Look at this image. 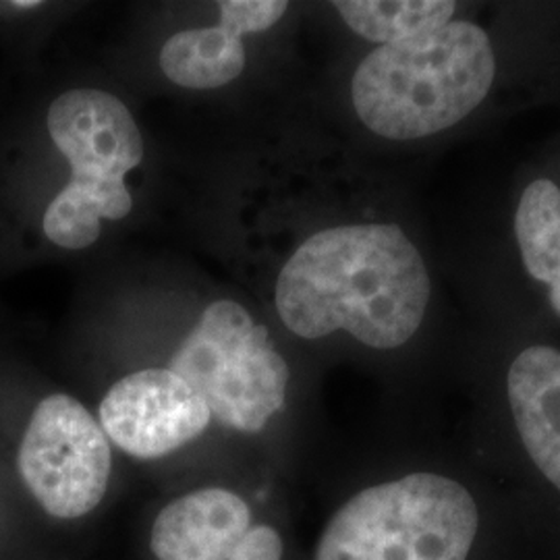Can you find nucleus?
I'll use <instances>...</instances> for the list:
<instances>
[{
    "mask_svg": "<svg viewBox=\"0 0 560 560\" xmlns=\"http://www.w3.org/2000/svg\"><path fill=\"white\" fill-rule=\"evenodd\" d=\"M277 310L301 339L337 330L395 349L420 328L430 277L418 247L397 224L332 226L303 241L277 280Z\"/></svg>",
    "mask_w": 560,
    "mask_h": 560,
    "instance_id": "nucleus-1",
    "label": "nucleus"
},
{
    "mask_svg": "<svg viewBox=\"0 0 560 560\" xmlns=\"http://www.w3.org/2000/svg\"><path fill=\"white\" fill-rule=\"evenodd\" d=\"M497 60L488 34L469 21L378 46L361 60L351 96L363 125L386 140H420L474 113Z\"/></svg>",
    "mask_w": 560,
    "mask_h": 560,
    "instance_id": "nucleus-2",
    "label": "nucleus"
},
{
    "mask_svg": "<svg viewBox=\"0 0 560 560\" xmlns=\"http://www.w3.org/2000/svg\"><path fill=\"white\" fill-rule=\"evenodd\" d=\"M48 133L71 164V179L44 212V235L65 249H85L102 221H120L133 198L125 175L143 161L140 127L122 102L102 90H71L50 104Z\"/></svg>",
    "mask_w": 560,
    "mask_h": 560,
    "instance_id": "nucleus-3",
    "label": "nucleus"
},
{
    "mask_svg": "<svg viewBox=\"0 0 560 560\" xmlns=\"http://www.w3.org/2000/svg\"><path fill=\"white\" fill-rule=\"evenodd\" d=\"M478 506L451 478L411 474L361 490L322 534L316 560H465Z\"/></svg>",
    "mask_w": 560,
    "mask_h": 560,
    "instance_id": "nucleus-4",
    "label": "nucleus"
},
{
    "mask_svg": "<svg viewBox=\"0 0 560 560\" xmlns=\"http://www.w3.org/2000/svg\"><path fill=\"white\" fill-rule=\"evenodd\" d=\"M168 370L200 395L222 425L245 434H258L279 413L291 376L268 328L229 300L201 312Z\"/></svg>",
    "mask_w": 560,
    "mask_h": 560,
    "instance_id": "nucleus-5",
    "label": "nucleus"
},
{
    "mask_svg": "<svg viewBox=\"0 0 560 560\" xmlns=\"http://www.w3.org/2000/svg\"><path fill=\"white\" fill-rule=\"evenodd\" d=\"M30 494L55 520H80L101 504L113 455L101 423L80 400L55 393L38 402L18 455Z\"/></svg>",
    "mask_w": 560,
    "mask_h": 560,
    "instance_id": "nucleus-6",
    "label": "nucleus"
},
{
    "mask_svg": "<svg viewBox=\"0 0 560 560\" xmlns=\"http://www.w3.org/2000/svg\"><path fill=\"white\" fill-rule=\"evenodd\" d=\"M210 418L200 395L171 370L129 374L101 402L104 434L136 459L175 453L203 434Z\"/></svg>",
    "mask_w": 560,
    "mask_h": 560,
    "instance_id": "nucleus-7",
    "label": "nucleus"
},
{
    "mask_svg": "<svg viewBox=\"0 0 560 560\" xmlns=\"http://www.w3.org/2000/svg\"><path fill=\"white\" fill-rule=\"evenodd\" d=\"M252 527L247 502L224 488H201L166 504L150 548L159 560H226Z\"/></svg>",
    "mask_w": 560,
    "mask_h": 560,
    "instance_id": "nucleus-8",
    "label": "nucleus"
},
{
    "mask_svg": "<svg viewBox=\"0 0 560 560\" xmlns=\"http://www.w3.org/2000/svg\"><path fill=\"white\" fill-rule=\"evenodd\" d=\"M509 402L532 460L560 490V351L536 345L509 370Z\"/></svg>",
    "mask_w": 560,
    "mask_h": 560,
    "instance_id": "nucleus-9",
    "label": "nucleus"
},
{
    "mask_svg": "<svg viewBox=\"0 0 560 560\" xmlns=\"http://www.w3.org/2000/svg\"><path fill=\"white\" fill-rule=\"evenodd\" d=\"M162 73L189 90H217L237 80L245 69V46L226 23L183 30L162 46Z\"/></svg>",
    "mask_w": 560,
    "mask_h": 560,
    "instance_id": "nucleus-10",
    "label": "nucleus"
},
{
    "mask_svg": "<svg viewBox=\"0 0 560 560\" xmlns=\"http://www.w3.org/2000/svg\"><path fill=\"white\" fill-rule=\"evenodd\" d=\"M515 235L527 272L550 287L560 316V189L550 179L534 180L521 196Z\"/></svg>",
    "mask_w": 560,
    "mask_h": 560,
    "instance_id": "nucleus-11",
    "label": "nucleus"
},
{
    "mask_svg": "<svg viewBox=\"0 0 560 560\" xmlns=\"http://www.w3.org/2000/svg\"><path fill=\"white\" fill-rule=\"evenodd\" d=\"M342 21L361 38L395 44L451 23L457 2L451 0H340Z\"/></svg>",
    "mask_w": 560,
    "mask_h": 560,
    "instance_id": "nucleus-12",
    "label": "nucleus"
},
{
    "mask_svg": "<svg viewBox=\"0 0 560 560\" xmlns=\"http://www.w3.org/2000/svg\"><path fill=\"white\" fill-rule=\"evenodd\" d=\"M284 0H224L219 2L221 21L231 25L241 38L270 30L287 13Z\"/></svg>",
    "mask_w": 560,
    "mask_h": 560,
    "instance_id": "nucleus-13",
    "label": "nucleus"
},
{
    "mask_svg": "<svg viewBox=\"0 0 560 560\" xmlns=\"http://www.w3.org/2000/svg\"><path fill=\"white\" fill-rule=\"evenodd\" d=\"M282 540L268 525H252L226 560H280Z\"/></svg>",
    "mask_w": 560,
    "mask_h": 560,
    "instance_id": "nucleus-14",
    "label": "nucleus"
},
{
    "mask_svg": "<svg viewBox=\"0 0 560 560\" xmlns=\"http://www.w3.org/2000/svg\"><path fill=\"white\" fill-rule=\"evenodd\" d=\"M42 2L38 0H21V2H11V7H18V9H36L40 7Z\"/></svg>",
    "mask_w": 560,
    "mask_h": 560,
    "instance_id": "nucleus-15",
    "label": "nucleus"
}]
</instances>
